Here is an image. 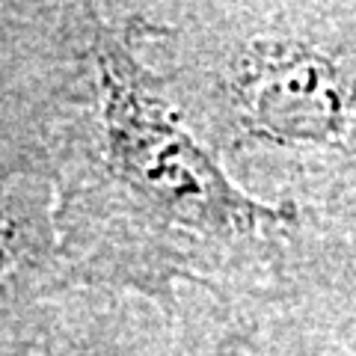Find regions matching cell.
Masks as SVG:
<instances>
[{"mask_svg":"<svg viewBox=\"0 0 356 356\" xmlns=\"http://www.w3.org/2000/svg\"><path fill=\"white\" fill-rule=\"evenodd\" d=\"M0 199L48 222L63 285L166 306L261 297L297 222L243 193L172 104L128 0L0 6Z\"/></svg>","mask_w":356,"mask_h":356,"instance_id":"cell-1","label":"cell"},{"mask_svg":"<svg viewBox=\"0 0 356 356\" xmlns=\"http://www.w3.org/2000/svg\"><path fill=\"white\" fill-rule=\"evenodd\" d=\"M238 309L211 294L166 306L77 285L0 297V356H220Z\"/></svg>","mask_w":356,"mask_h":356,"instance_id":"cell-3","label":"cell"},{"mask_svg":"<svg viewBox=\"0 0 356 356\" xmlns=\"http://www.w3.org/2000/svg\"><path fill=\"white\" fill-rule=\"evenodd\" d=\"M131 15L243 193L312 214L356 191V0H134Z\"/></svg>","mask_w":356,"mask_h":356,"instance_id":"cell-2","label":"cell"},{"mask_svg":"<svg viewBox=\"0 0 356 356\" xmlns=\"http://www.w3.org/2000/svg\"><path fill=\"white\" fill-rule=\"evenodd\" d=\"M259 300L336 353L356 356V191L297 214L282 270Z\"/></svg>","mask_w":356,"mask_h":356,"instance_id":"cell-4","label":"cell"},{"mask_svg":"<svg viewBox=\"0 0 356 356\" xmlns=\"http://www.w3.org/2000/svg\"><path fill=\"white\" fill-rule=\"evenodd\" d=\"M220 356H341L312 339L273 306L252 300L238 309Z\"/></svg>","mask_w":356,"mask_h":356,"instance_id":"cell-5","label":"cell"}]
</instances>
